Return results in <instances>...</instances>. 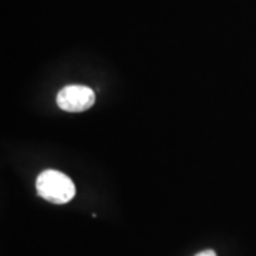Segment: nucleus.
<instances>
[{"label":"nucleus","instance_id":"nucleus-3","mask_svg":"<svg viewBox=\"0 0 256 256\" xmlns=\"http://www.w3.org/2000/svg\"><path fill=\"white\" fill-rule=\"evenodd\" d=\"M195 256H216V254L214 250H204V252H201V254H198V255Z\"/></svg>","mask_w":256,"mask_h":256},{"label":"nucleus","instance_id":"nucleus-1","mask_svg":"<svg viewBox=\"0 0 256 256\" xmlns=\"http://www.w3.org/2000/svg\"><path fill=\"white\" fill-rule=\"evenodd\" d=\"M37 194L52 204H68L76 196V185L63 172L47 170L37 178Z\"/></svg>","mask_w":256,"mask_h":256},{"label":"nucleus","instance_id":"nucleus-2","mask_svg":"<svg viewBox=\"0 0 256 256\" xmlns=\"http://www.w3.org/2000/svg\"><path fill=\"white\" fill-rule=\"evenodd\" d=\"M96 102V92L86 86H67L57 96V106L67 112H82Z\"/></svg>","mask_w":256,"mask_h":256}]
</instances>
